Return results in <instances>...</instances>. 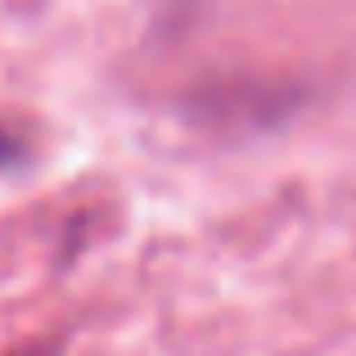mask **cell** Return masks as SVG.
Segmentation results:
<instances>
[{"label":"cell","instance_id":"6da1fadb","mask_svg":"<svg viewBox=\"0 0 356 356\" xmlns=\"http://www.w3.org/2000/svg\"><path fill=\"white\" fill-rule=\"evenodd\" d=\"M9 163H18V145H14V136L0 127V167H9Z\"/></svg>","mask_w":356,"mask_h":356}]
</instances>
